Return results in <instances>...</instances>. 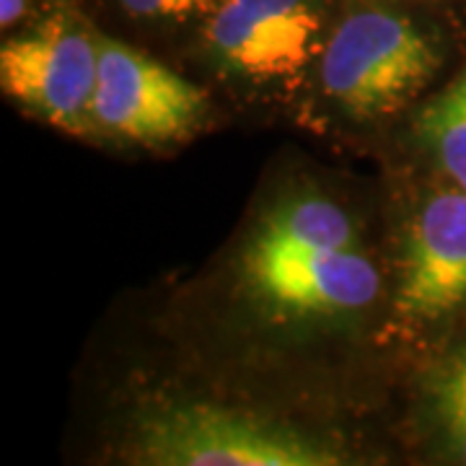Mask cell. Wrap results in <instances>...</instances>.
Listing matches in <instances>:
<instances>
[{"label":"cell","mask_w":466,"mask_h":466,"mask_svg":"<svg viewBox=\"0 0 466 466\" xmlns=\"http://www.w3.org/2000/svg\"><path fill=\"white\" fill-rule=\"evenodd\" d=\"M32 0H0V26L14 29L21 18L26 16Z\"/></svg>","instance_id":"8fae6325"},{"label":"cell","mask_w":466,"mask_h":466,"mask_svg":"<svg viewBox=\"0 0 466 466\" xmlns=\"http://www.w3.org/2000/svg\"><path fill=\"white\" fill-rule=\"evenodd\" d=\"M443 47L394 8H355L334 24L317 73L319 96L352 125H381L407 112L438 78Z\"/></svg>","instance_id":"277c9868"},{"label":"cell","mask_w":466,"mask_h":466,"mask_svg":"<svg viewBox=\"0 0 466 466\" xmlns=\"http://www.w3.org/2000/svg\"><path fill=\"white\" fill-rule=\"evenodd\" d=\"M415 143L428 171L466 192V66L417 112Z\"/></svg>","instance_id":"9c48e42d"},{"label":"cell","mask_w":466,"mask_h":466,"mask_svg":"<svg viewBox=\"0 0 466 466\" xmlns=\"http://www.w3.org/2000/svg\"><path fill=\"white\" fill-rule=\"evenodd\" d=\"M210 112L208 91L146 52L101 36L91 130L143 148L177 146L198 135Z\"/></svg>","instance_id":"52a82bcc"},{"label":"cell","mask_w":466,"mask_h":466,"mask_svg":"<svg viewBox=\"0 0 466 466\" xmlns=\"http://www.w3.org/2000/svg\"><path fill=\"white\" fill-rule=\"evenodd\" d=\"M220 0H119L122 11L137 24L148 26H182L210 16Z\"/></svg>","instance_id":"30bf717a"},{"label":"cell","mask_w":466,"mask_h":466,"mask_svg":"<svg viewBox=\"0 0 466 466\" xmlns=\"http://www.w3.org/2000/svg\"><path fill=\"white\" fill-rule=\"evenodd\" d=\"M415 422L435 461L466 466V324L422 358Z\"/></svg>","instance_id":"ba28073f"},{"label":"cell","mask_w":466,"mask_h":466,"mask_svg":"<svg viewBox=\"0 0 466 466\" xmlns=\"http://www.w3.org/2000/svg\"><path fill=\"white\" fill-rule=\"evenodd\" d=\"M223 296L254 337L324 348L381 332L389 251L339 184L290 174L265 189L223 267Z\"/></svg>","instance_id":"6da1fadb"},{"label":"cell","mask_w":466,"mask_h":466,"mask_svg":"<svg viewBox=\"0 0 466 466\" xmlns=\"http://www.w3.org/2000/svg\"><path fill=\"white\" fill-rule=\"evenodd\" d=\"M133 459L153 466H337V443L288 425L208 401H167L137 412Z\"/></svg>","instance_id":"5b68a950"},{"label":"cell","mask_w":466,"mask_h":466,"mask_svg":"<svg viewBox=\"0 0 466 466\" xmlns=\"http://www.w3.org/2000/svg\"><path fill=\"white\" fill-rule=\"evenodd\" d=\"M466 324V192L428 171L389 249L381 332L425 358Z\"/></svg>","instance_id":"7a4b0ae2"},{"label":"cell","mask_w":466,"mask_h":466,"mask_svg":"<svg viewBox=\"0 0 466 466\" xmlns=\"http://www.w3.org/2000/svg\"><path fill=\"white\" fill-rule=\"evenodd\" d=\"M101 36L73 11H50L0 47L3 94L67 135L91 130Z\"/></svg>","instance_id":"8992f818"},{"label":"cell","mask_w":466,"mask_h":466,"mask_svg":"<svg viewBox=\"0 0 466 466\" xmlns=\"http://www.w3.org/2000/svg\"><path fill=\"white\" fill-rule=\"evenodd\" d=\"M334 24L324 0H220L202 24V63L238 99L290 104L317 84Z\"/></svg>","instance_id":"3957f363"}]
</instances>
